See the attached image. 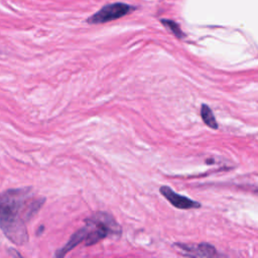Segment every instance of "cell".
I'll list each match as a JSON object with an SVG mask.
<instances>
[{
    "instance_id": "cell-1",
    "label": "cell",
    "mask_w": 258,
    "mask_h": 258,
    "mask_svg": "<svg viewBox=\"0 0 258 258\" xmlns=\"http://www.w3.org/2000/svg\"><path fill=\"white\" fill-rule=\"evenodd\" d=\"M43 198H35L31 187L9 188L0 194V229L16 245L28 241L26 223L38 212Z\"/></svg>"
},
{
    "instance_id": "cell-2",
    "label": "cell",
    "mask_w": 258,
    "mask_h": 258,
    "mask_svg": "<svg viewBox=\"0 0 258 258\" xmlns=\"http://www.w3.org/2000/svg\"><path fill=\"white\" fill-rule=\"evenodd\" d=\"M87 235L86 245L90 246L98 243L108 236H120L121 228L112 216L104 212H98L86 220Z\"/></svg>"
},
{
    "instance_id": "cell-3",
    "label": "cell",
    "mask_w": 258,
    "mask_h": 258,
    "mask_svg": "<svg viewBox=\"0 0 258 258\" xmlns=\"http://www.w3.org/2000/svg\"><path fill=\"white\" fill-rule=\"evenodd\" d=\"M136 8L134 6L128 5L126 3H112L105 5L102 7L99 11H97L95 14H93L91 17L87 19V22L91 24H100V23H106L112 20H116L118 18H121L129 13H131Z\"/></svg>"
},
{
    "instance_id": "cell-4",
    "label": "cell",
    "mask_w": 258,
    "mask_h": 258,
    "mask_svg": "<svg viewBox=\"0 0 258 258\" xmlns=\"http://www.w3.org/2000/svg\"><path fill=\"white\" fill-rule=\"evenodd\" d=\"M160 194L175 208L180 210H189V209H198L201 207V204L190 200L184 196L176 194L169 186L162 185L159 188Z\"/></svg>"
},
{
    "instance_id": "cell-5",
    "label": "cell",
    "mask_w": 258,
    "mask_h": 258,
    "mask_svg": "<svg viewBox=\"0 0 258 258\" xmlns=\"http://www.w3.org/2000/svg\"><path fill=\"white\" fill-rule=\"evenodd\" d=\"M176 246L184 251V254L187 256L195 257H215L218 255L216 249L207 243H201L197 245H185V244H176Z\"/></svg>"
},
{
    "instance_id": "cell-6",
    "label": "cell",
    "mask_w": 258,
    "mask_h": 258,
    "mask_svg": "<svg viewBox=\"0 0 258 258\" xmlns=\"http://www.w3.org/2000/svg\"><path fill=\"white\" fill-rule=\"evenodd\" d=\"M87 227L85 226L84 228H81L80 230H78L75 234H73V236L70 238V240L68 241V243L61 248L59 249L56 253L55 256L56 257H62L64 256L68 252H70L71 250H73V248H75L78 244H80L83 240H85L86 235H87Z\"/></svg>"
},
{
    "instance_id": "cell-7",
    "label": "cell",
    "mask_w": 258,
    "mask_h": 258,
    "mask_svg": "<svg viewBox=\"0 0 258 258\" xmlns=\"http://www.w3.org/2000/svg\"><path fill=\"white\" fill-rule=\"evenodd\" d=\"M201 116H202L204 122L206 123V125H208L212 129H218L219 125L216 121V118H215L212 110L210 109V107L207 106L206 104H203L201 106Z\"/></svg>"
},
{
    "instance_id": "cell-8",
    "label": "cell",
    "mask_w": 258,
    "mask_h": 258,
    "mask_svg": "<svg viewBox=\"0 0 258 258\" xmlns=\"http://www.w3.org/2000/svg\"><path fill=\"white\" fill-rule=\"evenodd\" d=\"M160 21L162 22V24H163L171 33L174 34V36H176L177 38H183V37H184L183 32L181 31L179 25H178L176 22H174V21H172V20H168V19H161Z\"/></svg>"
}]
</instances>
